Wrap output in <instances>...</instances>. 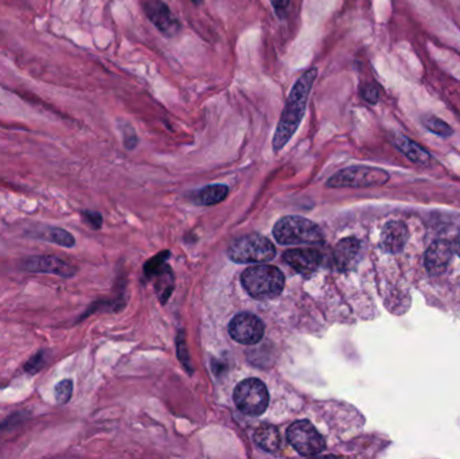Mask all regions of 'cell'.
I'll list each match as a JSON object with an SVG mask.
<instances>
[{
    "instance_id": "1",
    "label": "cell",
    "mask_w": 460,
    "mask_h": 459,
    "mask_svg": "<svg viewBox=\"0 0 460 459\" xmlns=\"http://www.w3.org/2000/svg\"><path fill=\"white\" fill-rule=\"evenodd\" d=\"M318 77V69L310 68L303 73L302 76L295 81L291 88L290 95L284 104V109L280 115L276 131L272 138V150L273 153H280L286 145H288L292 136L299 130L302 124L308 98L311 95L313 86Z\"/></svg>"
},
{
    "instance_id": "2",
    "label": "cell",
    "mask_w": 460,
    "mask_h": 459,
    "mask_svg": "<svg viewBox=\"0 0 460 459\" xmlns=\"http://www.w3.org/2000/svg\"><path fill=\"white\" fill-rule=\"evenodd\" d=\"M241 283L246 292L256 299L276 298L286 284L283 272L273 266H253L246 268L241 275Z\"/></svg>"
},
{
    "instance_id": "3",
    "label": "cell",
    "mask_w": 460,
    "mask_h": 459,
    "mask_svg": "<svg viewBox=\"0 0 460 459\" xmlns=\"http://www.w3.org/2000/svg\"><path fill=\"white\" fill-rule=\"evenodd\" d=\"M273 236L281 245L323 242V233L320 228L311 220L299 216L280 218L273 228Z\"/></svg>"
},
{
    "instance_id": "4",
    "label": "cell",
    "mask_w": 460,
    "mask_h": 459,
    "mask_svg": "<svg viewBox=\"0 0 460 459\" xmlns=\"http://www.w3.org/2000/svg\"><path fill=\"white\" fill-rule=\"evenodd\" d=\"M228 254L230 259L236 263L261 264L271 262L275 257L276 248L264 236L248 234L231 242Z\"/></svg>"
},
{
    "instance_id": "5",
    "label": "cell",
    "mask_w": 460,
    "mask_h": 459,
    "mask_svg": "<svg viewBox=\"0 0 460 459\" xmlns=\"http://www.w3.org/2000/svg\"><path fill=\"white\" fill-rule=\"evenodd\" d=\"M389 178L390 175L385 170L369 166H350L335 172L326 185L330 189L373 187L385 185Z\"/></svg>"
},
{
    "instance_id": "6",
    "label": "cell",
    "mask_w": 460,
    "mask_h": 459,
    "mask_svg": "<svg viewBox=\"0 0 460 459\" xmlns=\"http://www.w3.org/2000/svg\"><path fill=\"white\" fill-rule=\"evenodd\" d=\"M233 400L242 413L249 416H260L268 408L269 393L261 380L246 378L234 388Z\"/></svg>"
},
{
    "instance_id": "7",
    "label": "cell",
    "mask_w": 460,
    "mask_h": 459,
    "mask_svg": "<svg viewBox=\"0 0 460 459\" xmlns=\"http://www.w3.org/2000/svg\"><path fill=\"white\" fill-rule=\"evenodd\" d=\"M287 438L291 446L302 457H314L326 448L323 436L308 421H299L291 424L287 430Z\"/></svg>"
},
{
    "instance_id": "8",
    "label": "cell",
    "mask_w": 460,
    "mask_h": 459,
    "mask_svg": "<svg viewBox=\"0 0 460 459\" xmlns=\"http://www.w3.org/2000/svg\"><path fill=\"white\" fill-rule=\"evenodd\" d=\"M264 330L266 326L263 321L251 313H240L229 324L231 339L242 345L258 344L264 337Z\"/></svg>"
},
{
    "instance_id": "9",
    "label": "cell",
    "mask_w": 460,
    "mask_h": 459,
    "mask_svg": "<svg viewBox=\"0 0 460 459\" xmlns=\"http://www.w3.org/2000/svg\"><path fill=\"white\" fill-rule=\"evenodd\" d=\"M21 268L26 272L34 274H50L60 278H72L77 272V268L70 263L56 256H30L22 260Z\"/></svg>"
},
{
    "instance_id": "10",
    "label": "cell",
    "mask_w": 460,
    "mask_h": 459,
    "mask_svg": "<svg viewBox=\"0 0 460 459\" xmlns=\"http://www.w3.org/2000/svg\"><path fill=\"white\" fill-rule=\"evenodd\" d=\"M143 9H145V16L157 27L159 33H162L167 38L177 36L179 33L181 24L164 1L147 0L143 4Z\"/></svg>"
},
{
    "instance_id": "11",
    "label": "cell",
    "mask_w": 460,
    "mask_h": 459,
    "mask_svg": "<svg viewBox=\"0 0 460 459\" xmlns=\"http://www.w3.org/2000/svg\"><path fill=\"white\" fill-rule=\"evenodd\" d=\"M283 257L288 266L304 277L313 275L322 264V254L314 248L290 249Z\"/></svg>"
},
{
    "instance_id": "12",
    "label": "cell",
    "mask_w": 460,
    "mask_h": 459,
    "mask_svg": "<svg viewBox=\"0 0 460 459\" xmlns=\"http://www.w3.org/2000/svg\"><path fill=\"white\" fill-rule=\"evenodd\" d=\"M451 257H452L451 245L444 240L435 242L427 251L425 267L431 275L434 277L441 275L447 269Z\"/></svg>"
},
{
    "instance_id": "13",
    "label": "cell",
    "mask_w": 460,
    "mask_h": 459,
    "mask_svg": "<svg viewBox=\"0 0 460 459\" xmlns=\"http://www.w3.org/2000/svg\"><path fill=\"white\" fill-rule=\"evenodd\" d=\"M361 254V244L354 239L347 237L337 244L334 251V260L340 271H349L360 259Z\"/></svg>"
},
{
    "instance_id": "14",
    "label": "cell",
    "mask_w": 460,
    "mask_h": 459,
    "mask_svg": "<svg viewBox=\"0 0 460 459\" xmlns=\"http://www.w3.org/2000/svg\"><path fill=\"white\" fill-rule=\"evenodd\" d=\"M407 239L408 230L402 222H389L381 236V245L387 252L397 254L404 248Z\"/></svg>"
},
{
    "instance_id": "15",
    "label": "cell",
    "mask_w": 460,
    "mask_h": 459,
    "mask_svg": "<svg viewBox=\"0 0 460 459\" xmlns=\"http://www.w3.org/2000/svg\"><path fill=\"white\" fill-rule=\"evenodd\" d=\"M396 145L399 151L408 158L411 162L427 167L431 163V154L423 148L422 145H417L416 142H413L409 138L404 136V135H397L396 136Z\"/></svg>"
},
{
    "instance_id": "16",
    "label": "cell",
    "mask_w": 460,
    "mask_h": 459,
    "mask_svg": "<svg viewBox=\"0 0 460 459\" xmlns=\"http://www.w3.org/2000/svg\"><path fill=\"white\" fill-rule=\"evenodd\" d=\"M31 234L36 239L57 244L63 248H73L75 245V239L72 233L58 227L42 225V227H38L36 230H31Z\"/></svg>"
},
{
    "instance_id": "17",
    "label": "cell",
    "mask_w": 460,
    "mask_h": 459,
    "mask_svg": "<svg viewBox=\"0 0 460 459\" xmlns=\"http://www.w3.org/2000/svg\"><path fill=\"white\" fill-rule=\"evenodd\" d=\"M253 439L254 443L266 453L278 451L281 442L278 430L273 426H264L257 428L254 433Z\"/></svg>"
},
{
    "instance_id": "18",
    "label": "cell",
    "mask_w": 460,
    "mask_h": 459,
    "mask_svg": "<svg viewBox=\"0 0 460 459\" xmlns=\"http://www.w3.org/2000/svg\"><path fill=\"white\" fill-rule=\"evenodd\" d=\"M228 194L229 187L226 185H210L198 193L197 201L201 205H217L228 197Z\"/></svg>"
},
{
    "instance_id": "19",
    "label": "cell",
    "mask_w": 460,
    "mask_h": 459,
    "mask_svg": "<svg viewBox=\"0 0 460 459\" xmlns=\"http://www.w3.org/2000/svg\"><path fill=\"white\" fill-rule=\"evenodd\" d=\"M424 127L429 131V133H435L440 138H449L451 135H454V130L452 127L443 120L440 118H437L435 115H427L424 116L423 120Z\"/></svg>"
},
{
    "instance_id": "20",
    "label": "cell",
    "mask_w": 460,
    "mask_h": 459,
    "mask_svg": "<svg viewBox=\"0 0 460 459\" xmlns=\"http://www.w3.org/2000/svg\"><path fill=\"white\" fill-rule=\"evenodd\" d=\"M27 418H28L27 412L18 411L11 413L0 423V436L7 435L9 433H12L18 427H21L27 421Z\"/></svg>"
},
{
    "instance_id": "21",
    "label": "cell",
    "mask_w": 460,
    "mask_h": 459,
    "mask_svg": "<svg viewBox=\"0 0 460 459\" xmlns=\"http://www.w3.org/2000/svg\"><path fill=\"white\" fill-rule=\"evenodd\" d=\"M73 381L70 378H63L58 381L54 387V399L57 401V404L60 406H65L66 403H69V400L72 399L73 395Z\"/></svg>"
},
{
    "instance_id": "22",
    "label": "cell",
    "mask_w": 460,
    "mask_h": 459,
    "mask_svg": "<svg viewBox=\"0 0 460 459\" xmlns=\"http://www.w3.org/2000/svg\"><path fill=\"white\" fill-rule=\"evenodd\" d=\"M46 360H48V354L46 351H39L36 353L33 357H30L27 360V363H24L23 371L28 375H36L39 373L45 365H46Z\"/></svg>"
},
{
    "instance_id": "23",
    "label": "cell",
    "mask_w": 460,
    "mask_h": 459,
    "mask_svg": "<svg viewBox=\"0 0 460 459\" xmlns=\"http://www.w3.org/2000/svg\"><path fill=\"white\" fill-rule=\"evenodd\" d=\"M119 127H120L121 135H122L124 147L127 150H133L139 143V138L136 135L135 128L127 121H119Z\"/></svg>"
},
{
    "instance_id": "24",
    "label": "cell",
    "mask_w": 460,
    "mask_h": 459,
    "mask_svg": "<svg viewBox=\"0 0 460 459\" xmlns=\"http://www.w3.org/2000/svg\"><path fill=\"white\" fill-rule=\"evenodd\" d=\"M360 93H361V97H362L363 100L366 103L372 104V105L377 104L378 100H380V88L375 83H369V84L363 85Z\"/></svg>"
},
{
    "instance_id": "25",
    "label": "cell",
    "mask_w": 460,
    "mask_h": 459,
    "mask_svg": "<svg viewBox=\"0 0 460 459\" xmlns=\"http://www.w3.org/2000/svg\"><path fill=\"white\" fill-rule=\"evenodd\" d=\"M81 216L84 218L85 222L92 227L93 230H100L101 225H103V217L96 213V212H89V210H85L81 213Z\"/></svg>"
},
{
    "instance_id": "26",
    "label": "cell",
    "mask_w": 460,
    "mask_h": 459,
    "mask_svg": "<svg viewBox=\"0 0 460 459\" xmlns=\"http://www.w3.org/2000/svg\"><path fill=\"white\" fill-rule=\"evenodd\" d=\"M269 1H271V6H272L275 14L280 19H283L290 7L291 0H269Z\"/></svg>"
},
{
    "instance_id": "27",
    "label": "cell",
    "mask_w": 460,
    "mask_h": 459,
    "mask_svg": "<svg viewBox=\"0 0 460 459\" xmlns=\"http://www.w3.org/2000/svg\"><path fill=\"white\" fill-rule=\"evenodd\" d=\"M454 249H455V252L456 254H459L460 256V234L456 237V240H455V244H454Z\"/></svg>"
},
{
    "instance_id": "28",
    "label": "cell",
    "mask_w": 460,
    "mask_h": 459,
    "mask_svg": "<svg viewBox=\"0 0 460 459\" xmlns=\"http://www.w3.org/2000/svg\"><path fill=\"white\" fill-rule=\"evenodd\" d=\"M201 1H202V0H193L194 4H201Z\"/></svg>"
}]
</instances>
